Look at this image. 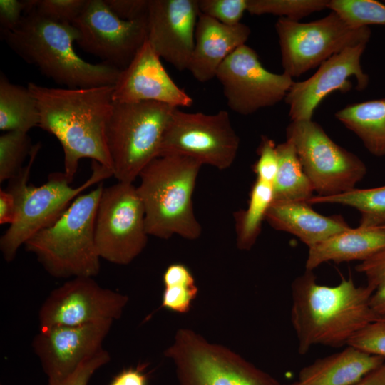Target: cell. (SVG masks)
<instances>
[{
	"label": "cell",
	"instance_id": "obj_1",
	"mask_svg": "<svg viewBox=\"0 0 385 385\" xmlns=\"http://www.w3.org/2000/svg\"><path fill=\"white\" fill-rule=\"evenodd\" d=\"M27 87L37 101L38 127L54 135L62 146L63 173L70 183L83 158L112 170L106 128L113 111V86L49 88L29 82Z\"/></svg>",
	"mask_w": 385,
	"mask_h": 385
},
{
	"label": "cell",
	"instance_id": "obj_2",
	"mask_svg": "<svg viewBox=\"0 0 385 385\" xmlns=\"http://www.w3.org/2000/svg\"><path fill=\"white\" fill-rule=\"evenodd\" d=\"M372 290L342 279L335 286L317 282L307 271L292 284L291 322L298 341V351L307 354L315 345L338 347L369 323L380 318L371 307Z\"/></svg>",
	"mask_w": 385,
	"mask_h": 385
},
{
	"label": "cell",
	"instance_id": "obj_3",
	"mask_svg": "<svg viewBox=\"0 0 385 385\" xmlns=\"http://www.w3.org/2000/svg\"><path fill=\"white\" fill-rule=\"evenodd\" d=\"M6 45L42 74L66 88L114 86L120 70L108 63H91L75 51L79 34L69 23L46 19L34 11L19 26L1 33Z\"/></svg>",
	"mask_w": 385,
	"mask_h": 385
},
{
	"label": "cell",
	"instance_id": "obj_4",
	"mask_svg": "<svg viewBox=\"0 0 385 385\" xmlns=\"http://www.w3.org/2000/svg\"><path fill=\"white\" fill-rule=\"evenodd\" d=\"M202 164L182 155H160L139 175L137 186L150 236L167 240L178 235L196 240L202 226L193 207L192 195Z\"/></svg>",
	"mask_w": 385,
	"mask_h": 385
},
{
	"label": "cell",
	"instance_id": "obj_5",
	"mask_svg": "<svg viewBox=\"0 0 385 385\" xmlns=\"http://www.w3.org/2000/svg\"><path fill=\"white\" fill-rule=\"evenodd\" d=\"M103 189L101 183L78 195L56 222L24 244L52 277L72 279L98 274L101 258L95 242V222Z\"/></svg>",
	"mask_w": 385,
	"mask_h": 385
},
{
	"label": "cell",
	"instance_id": "obj_6",
	"mask_svg": "<svg viewBox=\"0 0 385 385\" xmlns=\"http://www.w3.org/2000/svg\"><path fill=\"white\" fill-rule=\"evenodd\" d=\"M36 155L31 154L21 171L9 180L7 190L17 205L15 221L0 238V250L5 260L11 262L19 247L33 236L54 222L80 194L102 180L113 176L111 170L92 160L90 177L77 188L71 186L64 173H51L40 186L28 181Z\"/></svg>",
	"mask_w": 385,
	"mask_h": 385
},
{
	"label": "cell",
	"instance_id": "obj_7",
	"mask_svg": "<svg viewBox=\"0 0 385 385\" xmlns=\"http://www.w3.org/2000/svg\"><path fill=\"white\" fill-rule=\"evenodd\" d=\"M175 108L155 101L113 102L106 128L113 176L133 183L159 156L165 129Z\"/></svg>",
	"mask_w": 385,
	"mask_h": 385
},
{
	"label": "cell",
	"instance_id": "obj_8",
	"mask_svg": "<svg viewBox=\"0 0 385 385\" xmlns=\"http://www.w3.org/2000/svg\"><path fill=\"white\" fill-rule=\"evenodd\" d=\"M164 354L174 364L179 385H280L239 354L189 329L177 331Z\"/></svg>",
	"mask_w": 385,
	"mask_h": 385
},
{
	"label": "cell",
	"instance_id": "obj_9",
	"mask_svg": "<svg viewBox=\"0 0 385 385\" xmlns=\"http://www.w3.org/2000/svg\"><path fill=\"white\" fill-rule=\"evenodd\" d=\"M275 29L283 72L292 78L319 66L347 48L367 43L371 37L369 27H353L334 11L308 23L279 18Z\"/></svg>",
	"mask_w": 385,
	"mask_h": 385
},
{
	"label": "cell",
	"instance_id": "obj_10",
	"mask_svg": "<svg viewBox=\"0 0 385 385\" xmlns=\"http://www.w3.org/2000/svg\"><path fill=\"white\" fill-rule=\"evenodd\" d=\"M286 138L294 144L318 196H333L353 190L366 174L365 163L334 142L312 120L292 121L287 127Z\"/></svg>",
	"mask_w": 385,
	"mask_h": 385
},
{
	"label": "cell",
	"instance_id": "obj_11",
	"mask_svg": "<svg viewBox=\"0 0 385 385\" xmlns=\"http://www.w3.org/2000/svg\"><path fill=\"white\" fill-rule=\"evenodd\" d=\"M148 236L143 205L133 183L118 181L103 187L95 222L100 258L128 265L145 249Z\"/></svg>",
	"mask_w": 385,
	"mask_h": 385
},
{
	"label": "cell",
	"instance_id": "obj_12",
	"mask_svg": "<svg viewBox=\"0 0 385 385\" xmlns=\"http://www.w3.org/2000/svg\"><path fill=\"white\" fill-rule=\"evenodd\" d=\"M239 148L240 138L227 111L206 114L175 108L163 135L159 156H185L223 170L233 164Z\"/></svg>",
	"mask_w": 385,
	"mask_h": 385
},
{
	"label": "cell",
	"instance_id": "obj_13",
	"mask_svg": "<svg viewBox=\"0 0 385 385\" xmlns=\"http://www.w3.org/2000/svg\"><path fill=\"white\" fill-rule=\"evenodd\" d=\"M215 78L221 83L228 107L247 115L276 105L285 97L293 78L274 73L261 63L255 50L243 44L220 65Z\"/></svg>",
	"mask_w": 385,
	"mask_h": 385
},
{
	"label": "cell",
	"instance_id": "obj_14",
	"mask_svg": "<svg viewBox=\"0 0 385 385\" xmlns=\"http://www.w3.org/2000/svg\"><path fill=\"white\" fill-rule=\"evenodd\" d=\"M147 16L123 20L109 9L104 0H88L72 24L79 34L76 43L103 63L122 70L148 38Z\"/></svg>",
	"mask_w": 385,
	"mask_h": 385
},
{
	"label": "cell",
	"instance_id": "obj_15",
	"mask_svg": "<svg viewBox=\"0 0 385 385\" xmlns=\"http://www.w3.org/2000/svg\"><path fill=\"white\" fill-rule=\"evenodd\" d=\"M127 295L101 287L93 277H78L53 289L38 314L40 329L80 326L119 319Z\"/></svg>",
	"mask_w": 385,
	"mask_h": 385
},
{
	"label": "cell",
	"instance_id": "obj_16",
	"mask_svg": "<svg viewBox=\"0 0 385 385\" xmlns=\"http://www.w3.org/2000/svg\"><path fill=\"white\" fill-rule=\"evenodd\" d=\"M113 322L41 329L32 346L48 377V385H58L88 358L98 353Z\"/></svg>",
	"mask_w": 385,
	"mask_h": 385
},
{
	"label": "cell",
	"instance_id": "obj_17",
	"mask_svg": "<svg viewBox=\"0 0 385 385\" xmlns=\"http://www.w3.org/2000/svg\"><path fill=\"white\" fill-rule=\"evenodd\" d=\"M366 44L343 50L322 63L310 78L293 83L284 99L292 121L312 120L314 111L328 95L351 89V78L356 79V90L366 88L369 78L361 64Z\"/></svg>",
	"mask_w": 385,
	"mask_h": 385
},
{
	"label": "cell",
	"instance_id": "obj_18",
	"mask_svg": "<svg viewBox=\"0 0 385 385\" xmlns=\"http://www.w3.org/2000/svg\"><path fill=\"white\" fill-rule=\"evenodd\" d=\"M200 14L198 0H149L147 39L180 71L188 69Z\"/></svg>",
	"mask_w": 385,
	"mask_h": 385
},
{
	"label": "cell",
	"instance_id": "obj_19",
	"mask_svg": "<svg viewBox=\"0 0 385 385\" xmlns=\"http://www.w3.org/2000/svg\"><path fill=\"white\" fill-rule=\"evenodd\" d=\"M160 59L146 39L130 63L120 70L113 86V102L155 101L174 108L191 106L192 98L171 78Z\"/></svg>",
	"mask_w": 385,
	"mask_h": 385
},
{
	"label": "cell",
	"instance_id": "obj_20",
	"mask_svg": "<svg viewBox=\"0 0 385 385\" xmlns=\"http://www.w3.org/2000/svg\"><path fill=\"white\" fill-rule=\"evenodd\" d=\"M250 33V27L245 24L226 25L200 14L187 70L199 82L212 80L224 61L238 47L245 44Z\"/></svg>",
	"mask_w": 385,
	"mask_h": 385
},
{
	"label": "cell",
	"instance_id": "obj_21",
	"mask_svg": "<svg viewBox=\"0 0 385 385\" xmlns=\"http://www.w3.org/2000/svg\"><path fill=\"white\" fill-rule=\"evenodd\" d=\"M265 220L273 228L295 235L309 248L351 227L341 215L324 216L306 201H273Z\"/></svg>",
	"mask_w": 385,
	"mask_h": 385
},
{
	"label": "cell",
	"instance_id": "obj_22",
	"mask_svg": "<svg viewBox=\"0 0 385 385\" xmlns=\"http://www.w3.org/2000/svg\"><path fill=\"white\" fill-rule=\"evenodd\" d=\"M384 363L379 356L346 345L304 367L297 380L289 385H354Z\"/></svg>",
	"mask_w": 385,
	"mask_h": 385
},
{
	"label": "cell",
	"instance_id": "obj_23",
	"mask_svg": "<svg viewBox=\"0 0 385 385\" xmlns=\"http://www.w3.org/2000/svg\"><path fill=\"white\" fill-rule=\"evenodd\" d=\"M383 250H385V230L379 227H350L309 247L305 267L307 271H313L330 261L362 262Z\"/></svg>",
	"mask_w": 385,
	"mask_h": 385
},
{
	"label": "cell",
	"instance_id": "obj_24",
	"mask_svg": "<svg viewBox=\"0 0 385 385\" xmlns=\"http://www.w3.org/2000/svg\"><path fill=\"white\" fill-rule=\"evenodd\" d=\"M335 118L376 157L385 156V98L347 105Z\"/></svg>",
	"mask_w": 385,
	"mask_h": 385
},
{
	"label": "cell",
	"instance_id": "obj_25",
	"mask_svg": "<svg viewBox=\"0 0 385 385\" xmlns=\"http://www.w3.org/2000/svg\"><path fill=\"white\" fill-rule=\"evenodd\" d=\"M39 123L37 101L29 88L11 83L1 72L0 130L28 133Z\"/></svg>",
	"mask_w": 385,
	"mask_h": 385
},
{
	"label": "cell",
	"instance_id": "obj_26",
	"mask_svg": "<svg viewBox=\"0 0 385 385\" xmlns=\"http://www.w3.org/2000/svg\"><path fill=\"white\" fill-rule=\"evenodd\" d=\"M279 166L272 183L274 201H306L314 189L299 159L294 144L286 140L277 145Z\"/></svg>",
	"mask_w": 385,
	"mask_h": 385
},
{
	"label": "cell",
	"instance_id": "obj_27",
	"mask_svg": "<svg viewBox=\"0 0 385 385\" xmlns=\"http://www.w3.org/2000/svg\"><path fill=\"white\" fill-rule=\"evenodd\" d=\"M274 201L272 185L257 180L252 187L247 207L235 214L237 247L250 250L255 244Z\"/></svg>",
	"mask_w": 385,
	"mask_h": 385
},
{
	"label": "cell",
	"instance_id": "obj_28",
	"mask_svg": "<svg viewBox=\"0 0 385 385\" xmlns=\"http://www.w3.org/2000/svg\"><path fill=\"white\" fill-rule=\"evenodd\" d=\"M307 202L313 204H339L357 210L361 214L359 227H376L385 225V185L354 188L333 196H312Z\"/></svg>",
	"mask_w": 385,
	"mask_h": 385
},
{
	"label": "cell",
	"instance_id": "obj_29",
	"mask_svg": "<svg viewBox=\"0 0 385 385\" xmlns=\"http://www.w3.org/2000/svg\"><path fill=\"white\" fill-rule=\"evenodd\" d=\"M163 282L165 288L161 307L179 314L188 313L198 293L190 270L183 264H172L165 270Z\"/></svg>",
	"mask_w": 385,
	"mask_h": 385
},
{
	"label": "cell",
	"instance_id": "obj_30",
	"mask_svg": "<svg viewBox=\"0 0 385 385\" xmlns=\"http://www.w3.org/2000/svg\"><path fill=\"white\" fill-rule=\"evenodd\" d=\"M329 0H247L252 15L272 14L299 21L311 14L328 9Z\"/></svg>",
	"mask_w": 385,
	"mask_h": 385
},
{
	"label": "cell",
	"instance_id": "obj_31",
	"mask_svg": "<svg viewBox=\"0 0 385 385\" xmlns=\"http://www.w3.org/2000/svg\"><path fill=\"white\" fill-rule=\"evenodd\" d=\"M27 133L5 132L0 136V183L14 178L23 168L32 147Z\"/></svg>",
	"mask_w": 385,
	"mask_h": 385
},
{
	"label": "cell",
	"instance_id": "obj_32",
	"mask_svg": "<svg viewBox=\"0 0 385 385\" xmlns=\"http://www.w3.org/2000/svg\"><path fill=\"white\" fill-rule=\"evenodd\" d=\"M328 9L353 27L385 25V4L376 0H329Z\"/></svg>",
	"mask_w": 385,
	"mask_h": 385
},
{
	"label": "cell",
	"instance_id": "obj_33",
	"mask_svg": "<svg viewBox=\"0 0 385 385\" xmlns=\"http://www.w3.org/2000/svg\"><path fill=\"white\" fill-rule=\"evenodd\" d=\"M356 270L365 276L366 285L372 290V309L380 318H385V250L361 262Z\"/></svg>",
	"mask_w": 385,
	"mask_h": 385
},
{
	"label": "cell",
	"instance_id": "obj_34",
	"mask_svg": "<svg viewBox=\"0 0 385 385\" xmlns=\"http://www.w3.org/2000/svg\"><path fill=\"white\" fill-rule=\"evenodd\" d=\"M88 0H26L25 14L38 15L61 23L73 24L84 9Z\"/></svg>",
	"mask_w": 385,
	"mask_h": 385
},
{
	"label": "cell",
	"instance_id": "obj_35",
	"mask_svg": "<svg viewBox=\"0 0 385 385\" xmlns=\"http://www.w3.org/2000/svg\"><path fill=\"white\" fill-rule=\"evenodd\" d=\"M247 0H198L200 14L219 22L234 26L240 22L247 11Z\"/></svg>",
	"mask_w": 385,
	"mask_h": 385
},
{
	"label": "cell",
	"instance_id": "obj_36",
	"mask_svg": "<svg viewBox=\"0 0 385 385\" xmlns=\"http://www.w3.org/2000/svg\"><path fill=\"white\" fill-rule=\"evenodd\" d=\"M347 345L385 359V318L372 322L357 332Z\"/></svg>",
	"mask_w": 385,
	"mask_h": 385
},
{
	"label": "cell",
	"instance_id": "obj_37",
	"mask_svg": "<svg viewBox=\"0 0 385 385\" xmlns=\"http://www.w3.org/2000/svg\"><path fill=\"white\" fill-rule=\"evenodd\" d=\"M257 154L258 159L253 166L257 180L272 185L279 166L278 153L274 141L267 136H262Z\"/></svg>",
	"mask_w": 385,
	"mask_h": 385
},
{
	"label": "cell",
	"instance_id": "obj_38",
	"mask_svg": "<svg viewBox=\"0 0 385 385\" xmlns=\"http://www.w3.org/2000/svg\"><path fill=\"white\" fill-rule=\"evenodd\" d=\"M110 360L109 353L102 349L84 361L72 375L58 385H88L93 374Z\"/></svg>",
	"mask_w": 385,
	"mask_h": 385
},
{
	"label": "cell",
	"instance_id": "obj_39",
	"mask_svg": "<svg viewBox=\"0 0 385 385\" xmlns=\"http://www.w3.org/2000/svg\"><path fill=\"white\" fill-rule=\"evenodd\" d=\"M118 18L131 21L148 15L149 0H104Z\"/></svg>",
	"mask_w": 385,
	"mask_h": 385
},
{
	"label": "cell",
	"instance_id": "obj_40",
	"mask_svg": "<svg viewBox=\"0 0 385 385\" xmlns=\"http://www.w3.org/2000/svg\"><path fill=\"white\" fill-rule=\"evenodd\" d=\"M26 9L25 1L0 0L1 33L16 29L21 21Z\"/></svg>",
	"mask_w": 385,
	"mask_h": 385
},
{
	"label": "cell",
	"instance_id": "obj_41",
	"mask_svg": "<svg viewBox=\"0 0 385 385\" xmlns=\"http://www.w3.org/2000/svg\"><path fill=\"white\" fill-rule=\"evenodd\" d=\"M145 365L130 367L118 373L109 385H147L148 376L144 373Z\"/></svg>",
	"mask_w": 385,
	"mask_h": 385
},
{
	"label": "cell",
	"instance_id": "obj_42",
	"mask_svg": "<svg viewBox=\"0 0 385 385\" xmlns=\"http://www.w3.org/2000/svg\"><path fill=\"white\" fill-rule=\"evenodd\" d=\"M17 216V206L12 194L7 190H0V224L11 225Z\"/></svg>",
	"mask_w": 385,
	"mask_h": 385
},
{
	"label": "cell",
	"instance_id": "obj_43",
	"mask_svg": "<svg viewBox=\"0 0 385 385\" xmlns=\"http://www.w3.org/2000/svg\"><path fill=\"white\" fill-rule=\"evenodd\" d=\"M354 385H385V363Z\"/></svg>",
	"mask_w": 385,
	"mask_h": 385
},
{
	"label": "cell",
	"instance_id": "obj_44",
	"mask_svg": "<svg viewBox=\"0 0 385 385\" xmlns=\"http://www.w3.org/2000/svg\"><path fill=\"white\" fill-rule=\"evenodd\" d=\"M379 227H381V228L385 230V225H382V226H380Z\"/></svg>",
	"mask_w": 385,
	"mask_h": 385
}]
</instances>
